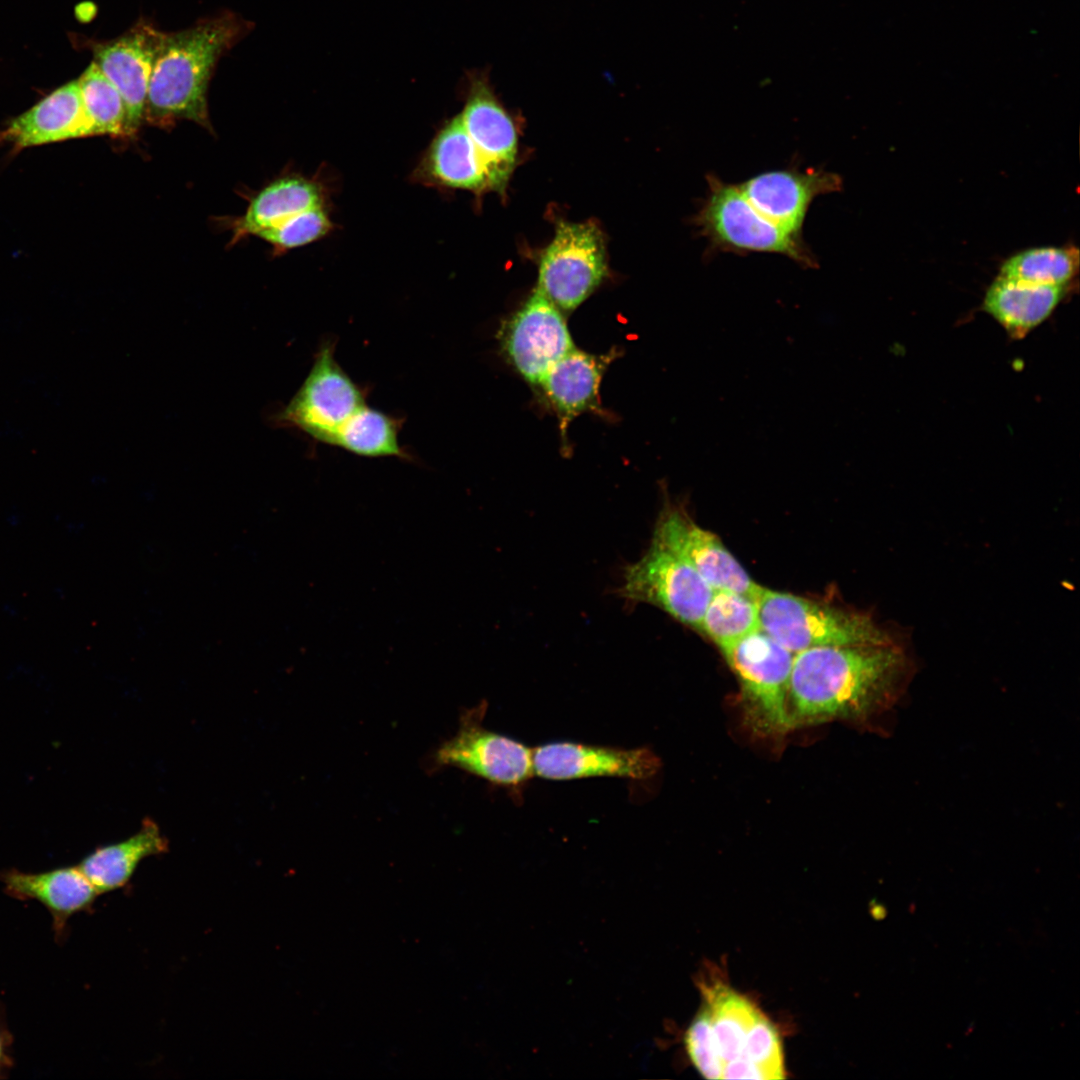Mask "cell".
I'll list each match as a JSON object with an SVG mask.
<instances>
[{"label": "cell", "instance_id": "19", "mask_svg": "<svg viewBox=\"0 0 1080 1080\" xmlns=\"http://www.w3.org/2000/svg\"><path fill=\"white\" fill-rule=\"evenodd\" d=\"M1067 287L1029 284L998 275L985 293L983 310L1011 338L1021 339L1052 314Z\"/></svg>", "mask_w": 1080, "mask_h": 1080}, {"label": "cell", "instance_id": "24", "mask_svg": "<svg viewBox=\"0 0 1080 1080\" xmlns=\"http://www.w3.org/2000/svg\"><path fill=\"white\" fill-rule=\"evenodd\" d=\"M758 629L760 623L755 599L732 590H714L700 631L721 651Z\"/></svg>", "mask_w": 1080, "mask_h": 1080}, {"label": "cell", "instance_id": "9", "mask_svg": "<svg viewBox=\"0 0 1080 1080\" xmlns=\"http://www.w3.org/2000/svg\"><path fill=\"white\" fill-rule=\"evenodd\" d=\"M365 403L364 392L334 357V344L321 345L304 383L277 416L313 439L333 444L342 426Z\"/></svg>", "mask_w": 1080, "mask_h": 1080}, {"label": "cell", "instance_id": "28", "mask_svg": "<svg viewBox=\"0 0 1080 1080\" xmlns=\"http://www.w3.org/2000/svg\"><path fill=\"white\" fill-rule=\"evenodd\" d=\"M739 1056L754 1064L764 1080L784 1078L783 1052L778 1032L760 1012L746 1033Z\"/></svg>", "mask_w": 1080, "mask_h": 1080}, {"label": "cell", "instance_id": "10", "mask_svg": "<svg viewBox=\"0 0 1080 1080\" xmlns=\"http://www.w3.org/2000/svg\"><path fill=\"white\" fill-rule=\"evenodd\" d=\"M501 345L514 368L534 385L575 348L561 310L537 289L505 324Z\"/></svg>", "mask_w": 1080, "mask_h": 1080}, {"label": "cell", "instance_id": "25", "mask_svg": "<svg viewBox=\"0 0 1080 1080\" xmlns=\"http://www.w3.org/2000/svg\"><path fill=\"white\" fill-rule=\"evenodd\" d=\"M1079 269L1075 247H1037L1003 262L999 276L1035 285L1068 286Z\"/></svg>", "mask_w": 1080, "mask_h": 1080}, {"label": "cell", "instance_id": "21", "mask_svg": "<svg viewBox=\"0 0 1080 1080\" xmlns=\"http://www.w3.org/2000/svg\"><path fill=\"white\" fill-rule=\"evenodd\" d=\"M167 838L159 826L145 818L137 833L124 841L96 848L77 865L99 894L127 884L145 858L168 851Z\"/></svg>", "mask_w": 1080, "mask_h": 1080}, {"label": "cell", "instance_id": "2", "mask_svg": "<svg viewBox=\"0 0 1080 1080\" xmlns=\"http://www.w3.org/2000/svg\"><path fill=\"white\" fill-rule=\"evenodd\" d=\"M232 13L163 34L144 110L148 123L167 127L189 120L208 127L207 90L219 58L248 31Z\"/></svg>", "mask_w": 1080, "mask_h": 1080}, {"label": "cell", "instance_id": "6", "mask_svg": "<svg viewBox=\"0 0 1080 1080\" xmlns=\"http://www.w3.org/2000/svg\"><path fill=\"white\" fill-rule=\"evenodd\" d=\"M487 704L465 710L454 736L431 756L432 769L453 767L505 788L515 800L535 776L533 748L484 727Z\"/></svg>", "mask_w": 1080, "mask_h": 1080}, {"label": "cell", "instance_id": "13", "mask_svg": "<svg viewBox=\"0 0 1080 1080\" xmlns=\"http://www.w3.org/2000/svg\"><path fill=\"white\" fill-rule=\"evenodd\" d=\"M164 32L141 20L121 36L93 45L94 63L120 93L126 109V136L144 120L154 60Z\"/></svg>", "mask_w": 1080, "mask_h": 1080}, {"label": "cell", "instance_id": "31", "mask_svg": "<svg viewBox=\"0 0 1080 1080\" xmlns=\"http://www.w3.org/2000/svg\"><path fill=\"white\" fill-rule=\"evenodd\" d=\"M722 1079H758L764 1080L760 1070L742 1056L727 1062L723 1066Z\"/></svg>", "mask_w": 1080, "mask_h": 1080}, {"label": "cell", "instance_id": "3", "mask_svg": "<svg viewBox=\"0 0 1080 1080\" xmlns=\"http://www.w3.org/2000/svg\"><path fill=\"white\" fill-rule=\"evenodd\" d=\"M756 602L760 628L794 654L816 647L879 643L893 638L870 616L794 594L763 587Z\"/></svg>", "mask_w": 1080, "mask_h": 1080}, {"label": "cell", "instance_id": "8", "mask_svg": "<svg viewBox=\"0 0 1080 1080\" xmlns=\"http://www.w3.org/2000/svg\"><path fill=\"white\" fill-rule=\"evenodd\" d=\"M607 274L602 233L592 222H560L539 265L536 289L559 310L578 307Z\"/></svg>", "mask_w": 1080, "mask_h": 1080}, {"label": "cell", "instance_id": "1", "mask_svg": "<svg viewBox=\"0 0 1080 1080\" xmlns=\"http://www.w3.org/2000/svg\"><path fill=\"white\" fill-rule=\"evenodd\" d=\"M909 660L894 639L816 647L796 653L790 676L791 727L866 720L898 698Z\"/></svg>", "mask_w": 1080, "mask_h": 1080}, {"label": "cell", "instance_id": "18", "mask_svg": "<svg viewBox=\"0 0 1080 1080\" xmlns=\"http://www.w3.org/2000/svg\"><path fill=\"white\" fill-rule=\"evenodd\" d=\"M0 881L9 896L36 900L50 912L57 939L64 936L68 919L89 910L100 895L77 865L39 873L9 869L0 872Z\"/></svg>", "mask_w": 1080, "mask_h": 1080}, {"label": "cell", "instance_id": "22", "mask_svg": "<svg viewBox=\"0 0 1080 1080\" xmlns=\"http://www.w3.org/2000/svg\"><path fill=\"white\" fill-rule=\"evenodd\" d=\"M320 186L302 177H284L261 190L235 223L234 240L257 235L301 212L322 207Z\"/></svg>", "mask_w": 1080, "mask_h": 1080}, {"label": "cell", "instance_id": "27", "mask_svg": "<svg viewBox=\"0 0 1080 1080\" xmlns=\"http://www.w3.org/2000/svg\"><path fill=\"white\" fill-rule=\"evenodd\" d=\"M78 82L94 135L126 136L124 101L99 67L92 62Z\"/></svg>", "mask_w": 1080, "mask_h": 1080}, {"label": "cell", "instance_id": "26", "mask_svg": "<svg viewBox=\"0 0 1080 1080\" xmlns=\"http://www.w3.org/2000/svg\"><path fill=\"white\" fill-rule=\"evenodd\" d=\"M712 1027L723 1063L741 1053L746 1033L758 1010L745 997L724 985L705 992Z\"/></svg>", "mask_w": 1080, "mask_h": 1080}, {"label": "cell", "instance_id": "15", "mask_svg": "<svg viewBox=\"0 0 1080 1080\" xmlns=\"http://www.w3.org/2000/svg\"><path fill=\"white\" fill-rule=\"evenodd\" d=\"M418 178L434 185L476 193L502 192L508 178L476 147L461 118L450 119L433 139L418 171Z\"/></svg>", "mask_w": 1080, "mask_h": 1080}, {"label": "cell", "instance_id": "12", "mask_svg": "<svg viewBox=\"0 0 1080 1080\" xmlns=\"http://www.w3.org/2000/svg\"><path fill=\"white\" fill-rule=\"evenodd\" d=\"M534 774L553 781L595 777L647 780L661 762L648 747L619 748L555 741L533 748Z\"/></svg>", "mask_w": 1080, "mask_h": 1080}, {"label": "cell", "instance_id": "14", "mask_svg": "<svg viewBox=\"0 0 1080 1080\" xmlns=\"http://www.w3.org/2000/svg\"><path fill=\"white\" fill-rule=\"evenodd\" d=\"M738 186L764 218L801 236L811 203L820 195L839 191L842 181L839 175L823 169H784L760 173Z\"/></svg>", "mask_w": 1080, "mask_h": 1080}, {"label": "cell", "instance_id": "20", "mask_svg": "<svg viewBox=\"0 0 1080 1080\" xmlns=\"http://www.w3.org/2000/svg\"><path fill=\"white\" fill-rule=\"evenodd\" d=\"M610 358L574 348L558 360L539 383L566 426L574 417L598 406L602 375Z\"/></svg>", "mask_w": 1080, "mask_h": 1080}, {"label": "cell", "instance_id": "7", "mask_svg": "<svg viewBox=\"0 0 1080 1080\" xmlns=\"http://www.w3.org/2000/svg\"><path fill=\"white\" fill-rule=\"evenodd\" d=\"M713 592L687 561L654 540L625 568L618 589L622 598L654 605L698 631Z\"/></svg>", "mask_w": 1080, "mask_h": 1080}, {"label": "cell", "instance_id": "30", "mask_svg": "<svg viewBox=\"0 0 1080 1080\" xmlns=\"http://www.w3.org/2000/svg\"><path fill=\"white\" fill-rule=\"evenodd\" d=\"M688 1055L707 1079H722L724 1063L719 1054L707 1006L697 1014L685 1034Z\"/></svg>", "mask_w": 1080, "mask_h": 1080}, {"label": "cell", "instance_id": "29", "mask_svg": "<svg viewBox=\"0 0 1080 1080\" xmlns=\"http://www.w3.org/2000/svg\"><path fill=\"white\" fill-rule=\"evenodd\" d=\"M331 227L332 223L322 206L294 215L274 227L262 230L257 236L275 248L286 250L322 238Z\"/></svg>", "mask_w": 1080, "mask_h": 1080}, {"label": "cell", "instance_id": "16", "mask_svg": "<svg viewBox=\"0 0 1080 1080\" xmlns=\"http://www.w3.org/2000/svg\"><path fill=\"white\" fill-rule=\"evenodd\" d=\"M93 135L78 80L59 87L0 129V141L16 149Z\"/></svg>", "mask_w": 1080, "mask_h": 1080}, {"label": "cell", "instance_id": "5", "mask_svg": "<svg viewBox=\"0 0 1080 1080\" xmlns=\"http://www.w3.org/2000/svg\"><path fill=\"white\" fill-rule=\"evenodd\" d=\"M708 193L694 217L699 232L712 248L734 252L776 253L805 267L816 261L801 236L793 235L764 218L738 185L715 175L707 176Z\"/></svg>", "mask_w": 1080, "mask_h": 1080}, {"label": "cell", "instance_id": "23", "mask_svg": "<svg viewBox=\"0 0 1080 1080\" xmlns=\"http://www.w3.org/2000/svg\"><path fill=\"white\" fill-rule=\"evenodd\" d=\"M400 427L399 418L365 404L342 426L332 445L364 457L409 459L398 442Z\"/></svg>", "mask_w": 1080, "mask_h": 1080}, {"label": "cell", "instance_id": "4", "mask_svg": "<svg viewBox=\"0 0 1080 1080\" xmlns=\"http://www.w3.org/2000/svg\"><path fill=\"white\" fill-rule=\"evenodd\" d=\"M721 652L740 684L751 732L778 737L792 730L788 694L795 654L761 628Z\"/></svg>", "mask_w": 1080, "mask_h": 1080}, {"label": "cell", "instance_id": "17", "mask_svg": "<svg viewBox=\"0 0 1080 1080\" xmlns=\"http://www.w3.org/2000/svg\"><path fill=\"white\" fill-rule=\"evenodd\" d=\"M459 116L481 154L509 177L517 154V133L511 116L494 93L487 71L467 72L465 102Z\"/></svg>", "mask_w": 1080, "mask_h": 1080}, {"label": "cell", "instance_id": "11", "mask_svg": "<svg viewBox=\"0 0 1080 1080\" xmlns=\"http://www.w3.org/2000/svg\"><path fill=\"white\" fill-rule=\"evenodd\" d=\"M652 540L687 561L714 590H732L756 600L763 589L720 538L695 523L680 506L663 507Z\"/></svg>", "mask_w": 1080, "mask_h": 1080}, {"label": "cell", "instance_id": "32", "mask_svg": "<svg viewBox=\"0 0 1080 1080\" xmlns=\"http://www.w3.org/2000/svg\"><path fill=\"white\" fill-rule=\"evenodd\" d=\"M11 1043V1035L0 1017V1078L4 1077L12 1066V1058L10 1055Z\"/></svg>", "mask_w": 1080, "mask_h": 1080}]
</instances>
